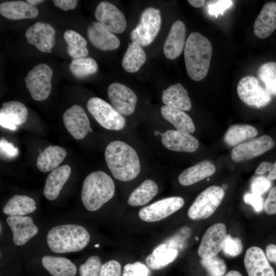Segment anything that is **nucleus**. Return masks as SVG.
I'll use <instances>...</instances> for the list:
<instances>
[{"instance_id": "obj_45", "label": "nucleus", "mask_w": 276, "mask_h": 276, "mask_svg": "<svg viewBox=\"0 0 276 276\" xmlns=\"http://www.w3.org/2000/svg\"><path fill=\"white\" fill-rule=\"evenodd\" d=\"M99 276H121V266L119 262L112 260L102 265Z\"/></svg>"}, {"instance_id": "obj_17", "label": "nucleus", "mask_w": 276, "mask_h": 276, "mask_svg": "<svg viewBox=\"0 0 276 276\" xmlns=\"http://www.w3.org/2000/svg\"><path fill=\"white\" fill-rule=\"evenodd\" d=\"M244 264L248 276H275L263 250L259 247L247 249Z\"/></svg>"}, {"instance_id": "obj_12", "label": "nucleus", "mask_w": 276, "mask_h": 276, "mask_svg": "<svg viewBox=\"0 0 276 276\" xmlns=\"http://www.w3.org/2000/svg\"><path fill=\"white\" fill-rule=\"evenodd\" d=\"M226 228L222 223L210 226L202 236L198 249V255L201 259H208L220 251L226 238Z\"/></svg>"}, {"instance_id": "obj_1", "label": "nucleus", "mask_w": 276, "mask_h": 276, "mask_svg": "<svg viewBox=\"0 0 276 276\" xmlns=\"http://www.w3.org/2000/svg\"><path fill=\"white\" fill-rule=\"evenodd\" d=\"M105 158L112 175L119 180H132L140 172V162L136 151L124 142L110 143L105 149Z\"/></svg>"}, {"instance_id": "obj_18", "label": "nucleus", "mask_w": 276, "mask_h": 276, "mask_svg": "<svg viewBox=\"0 0 276 276\" xmlns=\"http://www.w3.org/2000/svg\"><path fill=\"white\" fill-rule=\"evenodd\" d=\"M28 111L22 103L17 101L4 102L0 109V124L5 128L15 130L18 126L27 120Z\"/></svg>"}, {"instance_id": "obj_56", "label": "nucleus", "mask_w": 276, "mask_h": 276, "mask_svg": "<svg viewBox=\"0 0 276 276\" xmlns=\"http://www.w3.org/2000/svg\"><path fill=\"white\" fill-rule=\"evenodd\" d=\"M159 133V132L157 130H155L154 132V134L156 136L158 135Z\"/></svg>"}, {"instance_id": "obj_31", "label": "nucleus", "mask_w": 276, "mask_h": 276, "mask_svg": "<svg viewBox=\"0 0 276 276\" xmlns=\"http://www.w3.org/2000/svg\"><path fill=\"white\" fill-rule=\"evenodd\" d=\"M36 209L34 199L26 195H15L6 202L3 213L9 216H22Z\"/></svg>"}, {"instance_id": "obj_27", "label": "nucleus", "mask_w": 276, "mask_h": 276, "mask_svg": "<svg viewBox=\"0 0 276 276\" xmlns=\"http://www.w3.org/2000/svg\"><path fill=\"white\" fill-rule=\"evenodd\" d=\"M162 101L165 105L182 111H188L192 107L188 93L180 83L163 90Z\"/></svg>"}, {"instance_id": "obj_2", "label": "nucleus", "mask_w": 276, "mask_h": 276, "mask_svg": "<svg viewBox=\"0 0 276 276\" xmlns=\"http://www.w3.org/2000/svg\"><path fill=\"white\" fill-rule=\"evenodd\" d=\"M212 54V44L207 38L196 32L189 35L184 49V59L187 73L192 80L199 81L205 77Z\"/></svg>"}, {"instance_id": "obj_39", "label": "nucleus", "mask_w": 276, "mask_h": 276, "mask_svg": "<svg viewBox=\"0 0 276 276\" xmlns=\"http://www.w3.org/2000/svg\"><path fill=\"white\" fill-rule=\"evenodd\" d=\"M202 266L206 270L209 276H224L226 266L223 260L216 256L208 259H202Z\"/></svg>"}, {"instance_id": "obj_15", "label": "nucleus", "mask_w": 276, "mask_h": 276, "mask_svg": "<svg viewBox=\"0 0 276 276\" xmlns=\"http://www.w3.org/2000/svg\"><path fill=\"white\" fill-rule=\"evenodd\" d=\"M107 94L113 107L121 114L128 116L134 112L137 96L130 88L120 83H113L108 86Z\"/></svg>"}, {"instance_id": "obj_10", "label": "nucleus", "mask_w": 276, "mask_h": 276, "mask_svg": "<svg viewBox=\"0 0 276 276\" xmlns=\"http://www.w3.org/2000/svg\"><path fill=\"white\" fill-rule=\"evenodd\" d=\"M183 205L184 200L181 197H170L142 208L139 212V216L146 222L160 221L181 209Z\"/></svg>"}, {"instance_id": "obj_48", "label": "nucleus", "mask_w": 276, "mask_h": 276, "mask_svg": "<svg viewBox=\"0 0 276 276\" xmlns=\"http://www.w3.org/2000/svg\"><path fill=\"white\" fill-rule=\"evenodd\" d=\"M264 207L266 214H276V186L270 190L264 202Z\"/></svg>"}, {"instance_id": "obj_6", "label": "nucleus", "mask_w": 276, "mask_h": 276, "mask_svg": "<svg viewBox=\"0 0 276 276\" xmlns=\"http://www.w3.org/2000/svg\"><path fill=\"white\" fill-rule=\"evenodd\" d=\"M224 190L212 186L203 191L197 197L188 211L192 220L206 219L211 216L221 204L224 197Z\"/></svg>"}, {"instance_id": "obj_14", "label": "nucleus", "mask_w": 276, "mask_h": 276, "mask_svg": "<svg viewBox=\"0 0 276 276\" xmlns=\"http://www.w3.org/2000/svg\"><path fill=\"white\" fill-rule=\"evenodd\" d=\"M63 122L68 132L76 140L83 139L88 132L93 131L85 111L79 105H74L64 112Z\"/></svg>"}, {"instance_id": "obj_58", "label": "nucleus", "mask_w": 276, "mask_h": 276, "mask_svg": "<svg viewBox=\"0 0 276 276\" xmlns=\"http://www.w3.org/2000/svg\"><path fill=\"white\" fill-rule=\"evenodd\" d=\"M195 239L197 241L198 240V237L197 236V237H195Z\"/></svg>"}, {"instance_id": "obj_41", "label": "nucleus", "mask_w": 276, "mask_h": 276, "mask_svg": "<svg viewBox=\"0 0 276 276\" xmlns=\"http://www.w3.org/2000/svg\"><path fill=\"white\" fill-rule=\"evenodd\" d=\"M243 249V244L240 238L233 237L227 234L224 240L222 250L225 255L231 257L239 255Z\"/></svg>"}, {"instance_id": "obj_59", "label": "nucleus", "mask_w": 276, "mask_h": 276, "mask_svg": "<svg viewBox=\"0 0 276 276\" xmlns=\"http://www.w3.org/2000/svg\"><path fill=\"white\" fill-rule=\"evenodd\" d=\"M209 180H210V178H208V179H207V180H208V181Z\"/></svg>"}, {"instance_id": "obj_42", "label": "nucleus", "mask_w": 276, "mask_h": 276, "mask_svg": "<svg viewBox=\"0 0 276 276\" xmlns=\"http://www.w3.org/2000/svg\"><path fill=\"white\" fill-rule=\"evenodd\" d=\"M149 270L143 263L137 261L124 266L122 276H149Z\"/></svg>"}, {"instance_id": "obj_33", "label": "nucleus", "mask_w": 276, "mask_h": 276, "mask_svg": "<svg viewBox=\"0 0 276 276\" xmlns=\"http://www.w3.org/2000/svg\"><path fill=\"white\" fill-rule=\"evenodd\" d=\"M146 55L142 47L132 41L128 46L122 61L123 68L129 73H135L145 63Z\"/></svg>"}, {"instance_id": "obj_40", "label": "nucleus", "mask_w": 276, "mask_h": 276, "mask_svg": "<svg viewBox=\"0 0 276 276\" xmlns=\"http://www.w3.org/2000/svg\"><path fill=\"white\" fill-rule=\"evenodd\" d=\"M102 266L100 258L92 256L79 267L80 276H99Z\"/></svg>"}, {"instance_id": "obj_7", "label": "nucleus", "mask_w": 276, "mask_h": 276, "mask_svg": "<svg viewBox=\"0 0 276 276\" xmlns=\"http://www.w3.org/2000/svg\"><path fill=\"white\" fill-rule=\"evenodd\" d=\"M86 107L96 121L103 128L120 130L125 125L124 117L109 103L98 97L90 98Z\"/></svg>"}, {"instance_id": "obj_19", "label": "nucleus", "mask_w": 276, "mask_h": 276, "mask_svg": "<svg viewBox=\"0 0 276 276\" xmlns=\"http://www.w3.org/2000/svg\"><path fill=\"white\" fill-rule=\"evenodd\" d=\"M160 135L163 145L171 151L193 152L199 146L197 139L185 132L169 130Z\"/></svg>"}, {"instance_id": "obj_55", "label": "nucleus", "mask_w": 276, "mask_h": 276, "mask_svg": "<svg viewBox=\"0 0 276 276\" xmlns=\"http://www.w3.org/2000/svg\"><path fill=\"white\" fill-rule=\"evenodd\" d=\"M26 2L33 6H35L37 4L43 2L44 1L42 0H27Z\"/></svg>"}, {"instance_id": "obj_49", "label": "nucleus", "mask_w": 276, "mask_h": 276, "mask_svg": "<svg viewBox=\"0 0 276 276\" xmlns=\"http://www.w3.org/2000/svg\"><path fill=\"white\" fill-rule=\"evenodd\" d=\"M54 4L64 11L75 9L78 3L77 0H54Z\"/></svg>"}, {"instance_id": "obj_36", "label": "nucleus", "mask_w": 276, "mask_h": 276, "mask_svg": "<svg viewBox=\"0 0 276 276\" xmlns=\"http://www.w3.org/2000/svg\"><path fill=\"white\" fill-rule=\"evenodd\" d=\"M63 37L67 45V52L70 56L75 59L88 55L87 41L79 33L68 30L64 32Z\"/></svg>"}, {"instance_id": "obj_11", "label": "nucleus", "mask_w": 276, "mask_h": 276, "mask_svg": "<svg viewBox=\"0 0 276 276\" xmlns=\"http://www.w3.org/2000/svg\"><path fill=\"white\" fill-rule=\"evenodd\" d=\"M274 145L271 137L263 135L236 146L231 152V157L236 162L247 160L264 153Z\"/></svg>"}, {"instance_id": "obj_37", "label": "nucleus", "mask_w": 276, "mask_h": 276, "mask_svg": "<svg viewBox=\"0 0 276 276\" xmlns=\"http://www.w3.org/2000/svg\"><path fill=\"white\" fill-rule=\"evenodd\" d=\"M72 74L77 78H83L96 73L98 65L96 61L90 57L74 59L69 65Z\"/></svg>"}, {"instance_id": "obj_24", "label": "nucleus", "mask_w": 276, "mask_h": 276, "mask_svg": "<svg viewBox=\"0 0 276 276\" xmlns=\"http://www.w3.org/2000/svg\"><path fill=\"white\" fill-rule=\"evenodd\" d=\"M38 13L35 6L23 1L5 2L0 4L1 14L10 20L34 18Z\"/></svg>"}, {"instance_id": "obj_8", "label": "nucleus", "mask_w": 276, "mask_h": 276, "mask_svg": "<svg viewBox=\"0 0 276 276\" xmlns=\"http://www.w3.org/2000/svg\"><path fill=\"white\" fill-rule=\"evenodd\" d=\"M53 71L47 64L40 63L28 73L25 81L32 98L43 101L49 96L52 89Z\"/></svg>"}, {"instance_id": "obj_34", "label": "nucleus", "mask_w": 276, "mask_h": 276, "mask_svg": "<svg viewBox=\"0 0 276 276\" xmlns=\"http://www.w3.org/2000/svg\"><path fill=\"white\" fill-rule=\"evenodd\" d=\"M158 190L157 185L153 180L147 179L131 193L128 203L132 206L144 205L153 198Z\"/></svg>"}, {"instance_id": "obj_21", "label": "nucleus", "mask_w": 276, "mask_h": 276, "mask_svg": "<svg viewBox=\"0 0 276 276\" xmlns=\"http://www.w3.org/2000/svg\"><path fill=\"white\" fill-rule=\"evenodd\" d=\"M87 35L90 43L102 51L116 50L120 44V41L117 36L98 21L92 22L88 25Z\"/></svg>"}, {"instance_id": "obj_13", "label": "nucleus", "mask_w": 276, "mask_h": 276, "mask_svg": "<svg viewBox=\"0 0 276 276\" xmlns=\"http://www.w3.org/2000/svg\"><path fill=\"white\" fill-rule=\"evenodd\" d=\"M95 16L99 22L112 33H122L126 28L123 13L110 3H100L96 7Z\"/></svg>"}, {"instance_id": "obj_20", "label": "nucleus", "mask_w": 276, "mask_h": 276, "mask_svg": "<svg viewBox=\"0 0 276 276\" xmlns=\"http://www.w3.org/2000/svg\"><path fill=\"white\" fill-rule=\"evenodd\" d=\"M6 222L13 233L14 243L20 246L26 243L38 232V228L29 216H8Z\"/></svg>"}, {"instance_id": "obj_50", "label": "nucleus", "mask_w": 276, "mask_h": 276, "mask_svg": "<svg viewBox=\"0 0 276 276\" xmlns=\"http://www.w3.org/2000/svg\"><path fill=\"white\" fill-rule=\"evenodd\" d=\"M273 163L268 162L261 163L255 170V174H263L267 172H270L273 167Z\"/></svg>"}, {"instance_id": "obj_25", "label": "nucleus", "mask_w": 276, "mask_h": 276, "mask_svg": "<svg viewBox=\"0 0 276 276\" xmlns=\"http://www.w3.org/2000/svg\"><path fill=\"white\" fill-rule=\"evenodd\" d=\"M71 173L70 166L64 165L52 171L49 174L43 189L44 195L48 200H54L57 198Z\"/></svg>"}, {"instance_id": "obj_9", "label": "nucleus", "mask_w": 276, "mask_h": 276, "mask_svg": "<svg viewBox=\"0 0 276 276\" xmlns=\"http://www.w3.org/2000/svg\"><path fill=\"white\" fill-rule=\"evenodd\" d=\"M237 91L240 99L247 105L256 108L266 106L271 96L252 76L243 77L238 82Z\"/></svg>"}, {"instance_id": "obj_32", "label": "nucleus", "mask_w": 276, "mask_h": 276, "mask_svg": "<svg viewBox=\"0 0 276 276\" xmlns=\"http://www.w3.org/2000/svg\"><path fill=\"white\" fill-rule=\"evenodd\" d=\"M160 112L163 118L177 130L188 133L195 131V127L192 119L183 111L164 105L161 107Z\"/></svg>"}, {"instance_id": "obj_57", "label": "nucleus", "mask_w": 276, "mask_h": 276, "mask_svg": "<svg viewBox=\"0 0 276 276\" xmlns=\"http://www.w3.org/2000/svg\"><path fill=\"white\" fill-rule=\"evenodd\" d=\"M99 246V245L98 244H95V247H98Z\"/></svg>"}, {"instance_id": "obj_44", "label": "nucleus", "mask_w": 276, "mask_h": 276, "mask_svg": "<svg viewBox=\"0 0 276 276\" xmlns=\"http://www.w3.org/2000/svg\"><path fill=\"white\" fill-rule=\"evenodd\" d=\"M271 186L270 180L263 176H258L252 179L251 182V191L252 193L261 196L268 190Z\"/></svg>"}, {"instance_id": "obj_22", "label": "nucleus", "mask_w": 276, "mask_h": 276, "mask_svg": "<svg viewBox=\"0 0 276 276\" xmlns=\"http://www.w3.org/2000/svg\"><path fill=\"white\" fill-rule=\"evenodd\" d=\"M186 27L181 20L174 22L165 41L163 51L169 59H174L181 53L186 44Z\"/></svg>"}, {"instance_id": "obj_4", "label": "nucleus", "mask_w": 276, "mask_h": 276, "mask_svg": "<svg viewBox=\"0 0 276 276\" xmlns=\"http://www.w3.org/2000/svg\"><path fill=\"white\" fill-rule=\"evenodd\" d=\"M114 192L115 186L111 177L103 171H95L88 175L83 181L82 201L87 210L96 211L113 196Z\"/></svg>"}, {"instance_id": "obj_29", "label": "nucleus", "mask_w": 276, "mask_h": 276, "mask_svg": "<svg viewBox=\"0 0 276 276\" xmlns=\"http://www.w3.org/2000/svg\"><path fill=\"white\" fill-rule=\"evenodd\" d=\"M178 255V250L164 243L155 247L152 254L146 257V262L151 269L159 270L174 261Z\"/></svg>"}, {"instance_id": "obj_46", "label": "nucleus", "mask_w": 276, "mask_h": 276, "mask_svg": "<svg viewBox=\"0 0 276 276\" xmlns=\"http://www.w3.org/2000/svg\"><path fill=\"white\" fill-rule=\"evenodd\" d=\"M0 151L1 157L6 159L14 158L19 153L18 148L4 138L1 139Z\"/></svg>"}, {"instance_id": "obj_47", "label": "nucleus", "mask_w": 276, "mask_h": 276, "mask_svg": "<svg viewBox=\"0 0 276 276\" xmlns=\"http://www.w3.org/2000/svg\"><path fill=\"white\" fill-rule=\"evenodd\" d=\"M243 200L246 204L251 205L257 213L262 210L263 203V199L261 196L247 193L244 195Z\"/></svg>"}, {"instance_id": "obj_16", "label": "nucleus", "mask_w": 276, "mask_h": 276, "mask_svg": "<svg viewBox=\"0 0 276 276\" xmlns=\"http://www.w3.org/2000/svg\"><path fill=\"white\" fill-rule=\"evenodd\" d=\"M56 32L54 28L45 22H37L26 31L27 42L35 46L43 53H51L55 43Z\"/></svg>"}, {"instance_id": "obj_51", "label": "nucleus", "mask_w": 276, "mask_h": 276, "mask_svg": "<svg viewBox=\"0 0 276 276\" xmlns=\"http://www.w3.org/2000/svg\"><path fill=\"white\" fill-rule=\"evenodd\" d=\"M266 257L269 261L276 264V245L269 244L266 247Z\"/></svg>"}, {"instance_id": "obj_23", "label": "nucleus", "mask_w": 276, "mask_h": 276, "mask_svg": "<svg viewBox=\"0 0 276 276\" xmlns=\"http://www.w3.org/2000/svg\"><path fill=\"white\" fill-rule=\"evenodd\" d=\"M276 29V3L268 2L263 7L254 26L256 36L264 39L269 36Z\"/></svg>"}, {"instance_id": "obj_30", "label": "nucleus", "mask_w": 276, "mask_h": 276, "mask_svg": "<svg viewBox=\"0 0 276 276\" xmlns=\"http://www.w3.org/2000/svg\"><path fill=\"white\" fill-rule=\"evenodd\" d=\"M41 262L52 276H75L77 273L76 265L64 257L47 255L42 258Z\"/></svg>"}, {"instance_id": "obj_54", "label": "nucleus", "mask_w": 276, "mask_h": 276, "mask_svg": "<svg viewBox=\"0 0 276 276\" xmlns=\"http://www.w3.org/2000/svg\"><path fill=\"white\" fill-rule=\"evenodd\" d=\"M224 276H243L239 272L236 270H231Z\"/></svg>"}, {"instance_id": "obj_3", "label": "nucleus", "mask_w": 276, "mask_h": 276, "mask_svg": "<svg viewBox=\"0 0 276 276\" xmlns=\"http://www.w3.org/2000/svg\"><path fill=\"white\" fill-rule=\"evenodd\" d=\"M47 243L56 253L77 252L84 249L90 241L89 233L78 224H62L52 228L47 236Z\"/></svg>"}, {"instance_id": "obj_53", "label": "nucleus", "mask_w": 276, "mask_h": 276, "mask_svg": "<svg viewBox=\"0 0 276 276\" xmlns=\"http://www.w3.org/2000/svg\"><path fill=\"white\" fill-rule=\"evenodd\" d=\"M267 178L269 180L276 179V161L273 163V167L270 172H269Z\"/></svg>"}, {"instance_id": "obj_5", "label": "nucleus", "mask_w": 276, "mask_h": 276, "mask_svg": "<svg viewBox=\"0 0 276 276\" xmlns=\"http://www.w3.org/2000/svg\"><path fill=\"white\" fill-rule=\"evenodd\" d=\"M161 23L160 10L154 7L146 8L141 14L139 24L130 33L131 40L142 47L150 44L158 34Z\"/></svg>"}, {"instance_id": "obj_26", "label": "nucleus", "mask_w": 276, "mask_h": 276, "mask_svg": "<svg viewBox=\"0 0 276 276\" xmlns=\"http://www.w3.org/2000/svg\"><path fill=\"white\" fill-rule=\"evenodd\" d=\"M215 171L214 164L210 160H204L185 170L179 175L178 180L182 186H190L212 176Z\"/></svg>"}, {"instance_id": "obj_52", "label": "nucleus", "mask_w": 276, "mask_h": 276, "mask_svg": "<svg viewBox=\"0 0 276 276\" xmlns=\"http://www.w3.org/2000/svg\"><path fill=\"white\" fill-rule=\"evenodd\" d=\"M188 2L194 7L200 8L204 5L205 1L203 0H188Z\"/></svg>"}, {"instance_id": "obj_35", "label": "nucleus", "mask_w": 276, "mask_h": 276, "mask_svg": "<svg viewBox=\"0 0 276 276\" xmlns=\"http://www.w3.org/2000/svg\"><path fill=\"white\" fill-rule=\"evenodd\" d=\"M258 134L254 126L247 124H235L231 126L226 131L224 140L231 146H237L243 142L253 139Z\"/></svg>"}, {"instance_id": "obj_43", "label": "nucleus", "mask_w": 276, "mask_h": 276, "mask_svg": "<svg viewBox=\"0 0 276 276\" xmlns=\"http://www.w3.org/2000/svg\"><path fill=\"white\" fill-rule=\"evenodd\" d=\"M233 5V2L230 0L210 1L208 5V12L210 15L217 17L220 14H223L225 10Z\"/></svg>"}, {"instance_id": "obj_28", "label": "nucleus", "mask_w": 276, "mask_h": 276, "mask_svg": "<svg viewBox=\"0 0 276 276\" xmlns=\"http://www.w3.org/2000/svg\"><path fill=\"white\" fill-rule=\"evenodd\" d=\"M67 155L66 150L59 146L50 145L39 153L36 166L42 172L53 171L59 167Z\"/></svg>"}, {"instance_id": "obj_38", "label": "nucleus", "mask_w": 276, "mask_h": 276, "mask_svg": "<svg viewBox=\"0 0 276 276\" xmlns=\"http://www.w3.org/2000/svg\"><path fill=\"white\" fill-rule=\"evenodd\" d=\"M258 76L267 92L270 96H276V62H268L262 64L258 71Z\"/></svg>"}]
</instances>
